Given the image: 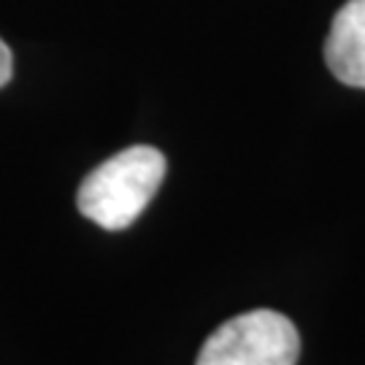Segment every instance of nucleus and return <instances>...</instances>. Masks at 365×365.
<instances>
[{
	"instance_id": "obj_1",
	"label": "nucleus",
	"mask_w": 365,
	"mask_h": 365,
	"mask_svg": "<svg viewBox=\"0 0 365 365\" xmlns=\"http://www.w3.org/2000/svg\"><path fill=\"white\" fill-rule=\"evenodd\" d=\"M165 155L155 146H130L92 170L78 187V211L103 230H125L138 220L165 179Z\"/></svg>"
},
{
	"instance_id": "obj_2",
	"label": "nucleus",
	"mask_w": 365,
	"mask_h": 365,
	"mask_svg": "<svg viewBox=\"0 0 365 365\" xmlns=\"http://www.w3.org/2000/svg\"><path fill=\"white\" fill-rule=\"evenodd\" d=\"M298 327L284 314L257 309L233 317L211 333L195 365H295Z\"/></svg>"
},
{
	"instance_id": "obj_3",
	"label": "nucleus",
	"mask_w": 365,
	"mask_h": 365,
	"mask_svg": "<svg viewBox=\"0 0 365 365\" xmlns=\"http://www.w3.org/2000/svg\"><path fill=\"white\" fill-rule=\"evenodd\" d=\"M325 63L346 87L365 90V0L341 6L325 41Z\"/></svg>"
},
{
	"instance_id": "obj_4",
	"label": "nucleus",
	"mask_w": 365,
	"mask_h": 365,
	"mask_svg": "<svg viewBox=\"0 0 365 365\" xmlns=\"http://www.w3.org/2000/svg\"><path fill=\"white\" fill-rule=\"evenodd\" d=\"M14 76V57H11V49L3 43L0 38V87H6Z\"/></svg>"
}]
</instances>
